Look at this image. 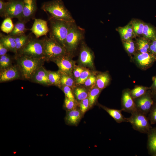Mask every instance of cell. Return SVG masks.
<instances>
[{
	"label": "cell",
	"instance_id": "1",
	"mask_svg": "<svg viewBox=\"0 0 156 156\" xmlns=\"http://www.w3.org/2000/svg\"><path fill=\"white\" fill-rule=\"evenodd\" d=\"M16 65L19 68L22 79L30 80L37 70L43 65L45 60L23 55L15 56Z\"/></svg>",
	"mask_w": 156,
	"mask_h": 156
},
{
	"label": "cell",
	"instance_id": "2",
	"mask_svg": "<svg viewBox=\"0 0 156 156\" xmlns=\"http://www.w3.org/2000/svg\"><path fill=\"white\" fill-rule=\"evenodd\" d=\"M41 8L54 19L70 22H75L62 0H51L44 2L42 4Z\"/></svg>",
	"mask_w": 156,
	"mask_h": 156
},
{
	"label": "cell",
	"instance_id": "3",
	"mask_svg": "<svg viewBox=\"0 0 156 156\" xmlns=\"http://www.w3.org/2000/svg\"><path fill=\"white\" fill-rule=\"evenodd\" d=\"M49 22V37L64 47L65 40L72 22L57 20L51 17Z\"/></svg>",
	"mask_w": 156,
	"mask_h": 156
},
{
	"label": "cell",
	"instance_id": "4",
	"mask_svg": "<svg viewBox=\"0 0 156 156\" xmlns=\"http://www.w3.org/2000/svg\"><path fill=\"white\" fill-rule=\"evenodd\" d=\"M42 39L45 61H53L57 58L68 53L65 48L54 40L47 37Z\"/></svg>",
	"mask_w": 156,
	"mask_h": 156
},
{
	"label": "cell",
	"instance_id": "5",
	"mask_svg": "<svg viewBox=\"0 0 156 156\" xmlns=\"http://www.w3.org/2000/svg\"><path fill=\"white\" fill-rule=\"evenodd\" d=\"M84 32L83 29L78 26L75 22L71 23L64 44V47L68 54L76 49L84 38Z\"/></svg>",
	"mask_w": 156,
	"mask_h": 156
},
{
	"label": "cell",
	"instance_id": "6",
	"mask_svg": "<svg viewBox=\"0 0 156 156\" xmlns=\"http://www.w3.org/2000/svg\"><path fill=\"white\" fill-rule=\"evenodd\" d=\"M130 116L126 118L133 129L141 133L147 134L152 128L147 115L137 110L132 113Z\"/></svg>",
	"mask_w": 156,
	"mask_h": 156
},
{
	"label": "cell",
	"instance_id": "7",
	"mask_svg": "<svg viewBox=\"0 0 156 156\" xmlns=\"http://www.w3.org/2000/svg\"><path fill=\"white\" fill-rule=\"evenodd\" d=\"M21 55L44 59L43 39L31 38L19 54L16 55Z\"/></svg>",
	"mask_w": 156,
	"mask_h": 156
},
{
	"label": "cell",
	"instance_id": "8",
	"mask_svg": "<svg viewBox=\"0 0 156 156\" xmlns=\"http://www.w3.org/2000/svg\"><path fill=\"white\" fill-rule=\"evenodd\" d=\"M23 6V0H8L6 1L3 17L17 18L21 21Z\"/></svg>",
	"mask_w": 156,
	"mask_h": 156
},
{
	"label": "cell",
	"instance_id": "9",
	"mask_svg": "<svg viewBox=\"0 0 156 156\" xmlns=\"http://www.w3.org/2000/svg\"><path fill=\"white\" fill-rule=\"evenodd\" d=\"M149 90L142 96L134 99L137 110L146 115L154 103L151 91Z\"/></svg>",
	"mask_w": 156,
	"mask_h": 156
},
{
	"label": "cell",
	"instance_id": "10",
	"mask_svg": "<svg viewBox=\"0 0 156 156\" xmlns=\"http://www.w3.org/2000/svg\"><path fill=\"white\" fill-rule=\"evenodd\" d=\"M21 79H22V75L16 65L0 70V83Z\"/></svg>",
	"mask_w": 156,
	"mask_h": 156
},
{
	"label": "cell",
	"instance_id": "11",
	"mask_svg": "<svg viewBox=\"0 0 156 156\" xmlns=\"http://www.w3.org/2000/svg\"><path fill=\"white\" fill-rule=\"evenodd\" d=\"M68 55L69 54L67 53L61 56L53 61L58 66V71L61 75H68L73 69V64Z\"/></svg>",
	"mask_w": 156,
	"mask_h": 156
},
{
	"label": "cell",
	"instance_id": "12",
	"mask_svg": "<svg viewBox=\"0 0 156 156\" xmlns=\"http://www.w3.org/2000/svg\"><path fill=\"white\" fill-rule=\"evenodd\" d=\"M134 59L140 68L145 69L151 67L155 62L156 55L150 52L140 53L135 55Z\"/></svg>",
	"mask_w": 156,
	"mask_h": 156
},
{
	"label": "cell",
	"instance_id": "13",
	"mask_svg": "<svg viewBox=\"0 0 156 156\" xmlns=\"http://www.w3.org/2000/svg\"><path fill=\"white\" fill-rule=\"evenodd\" d=\"M23 11L21 21L26 23L35 15L37 9L36 0H23Z\"/></svg>",
	"mask_w": 156,
	"mask_h": 156
},
{
	"label": "cell",
	"instance_id": "14",
	"mask_svg": "<svg viewBox=\"0 0 156 156\" xmlns=\"http://www.w3.org/2000/svg\"><path fill=\"white\" fill-rule=\"evenodd\" d=\"M121 105L122 111L131 114L137 110L134 100L129 90H125L122 92Z\"/></svg>",
	"mask_w": 156,
	"mask_h": 156
},
{
	"label": "cell",
	"instance_id": "15",
	"mask_svg": "<svg viewBox=\"0 0 156 156\" xmlns=\"http://www.w3.org/2000/svg\"><path fill=\"white\" fill-rule=\"evenodd\" d=\"M30 30L36 38L46 36L49 32V29L47 21L41 19H35Z\"/></svg>",
	"mask_w": 156,
	"mask_h": 156
},
{
	"label": "cell",
	"instance_id": "16",
	"mask_svg": "<svg viewBox=\"0 0 156 156\" xmlns=\"http://www.w3.org/2000/svg\"><path fill=\"white\" fill-rule=\"evenodd\" d=\"M83 116L79 108L67 111L64 118L65 122L68 125L77 126Z\"/></svg>",
	"mask_w": 156,
	"mask_h": 156
},
{
	"label": "cell",
	"instance_id": "17",
	"mask_svg": "<svg viewBox=\"0 0 156 156\" xmlns=\"http://www.w3.org/2000/svg\"><path fill=\"white\" fill-rule=\"evenodd\" d=\"M30 80L33 82L43 85H50L48 79V70L43 66L37 70Z\"/></svg>",
	"mask_w": 156,
	"mask_h": 156
},
{
	"label": "cell",
	"instance_id": "18",
	"mask_svg": "<svg viewBox=\"0 0 156 156\" xmlns=\"http://www.w3.org/2000/svg\"><path fill=\"white\" fill-rule=\"evenodd\" d=\"M79 60L83 65L90 67L93 66V55L90 49L84 44H82L80 50Z\"/></svg>",
	"mask_w": 156,
	"mask_h": 156
},
{
	"label": "cell",
	"instance_id": "19",
	"mask_svg": "<svg viewBox=\"0 0 156 156\" xmlns=\"http://www.w3.org/2000/svg\"><path fill=\"white\" fill-rule=\"evenodd\" d=\"M147 134V148L149 154L153 156L156 153V127L152 128Z\"/></svg>",
	"mask_w": 156,
	"mask_h": 156
},
{
	"label": "cell",
	"instance_id": "20",
	"mask_svg": "<svg viewBox=\"0 0 156 156\" xmlns=\"http://www.w3.org/2000/svg\"><path fill=\"white\" fill-rule=\"evenodd\" d=\"M0 42L2 43L10 51L16 54V43L14 36L9 34L5 35L0 33Z\"/></svg>",
	"mask_w": 156,
	"mask_h": 156
},
{
	"label": "cell",
	"instance_id": "21",
	"mask_svg": "<svg viewBox=\"0 0 156 156\" xmlns=\"http://www.w3.org/2000/svg\"><path fill=\"white\" fill-rule=\"evenodd\" d=\"M99 106L105 111L118 123L127 122L126 118L124 117L122 114V110L113 109L108 108L101 105Z\"/></svg>",
	"mask_w": 156,
	"mask_h": 156
},
{
	"label": "cell",
	"instance_id": "22",
	"mask_svg": "<svg viewBox=\"0 0 156 156\" xmlns=\"http://www.w3.org/2000/svg\"><path fill=\"white\" fill-rule=\"evenodd\" d=\"M16 43V54L18 55L30 39L31 38L29 35L25 34L15 37Z\"/></svg>",
	"mask_w": 156,
	"mask_h": 156
},
{
	"label": "cell",
	"instance_id": "23",
	"mask_svg": "<svg viewBox=\"0 0 156 156\" xmlns=\"http://www.w3.org/2000/svg\"><path fill=\"white\" fill-rule=\"evenodd\" d=\"M110 81V77L108 73H103L99 75L96 78L97 87L101 90L105 88Z\"/></svg>",
	"mask_w": 156,
	"mask_h": 156
},
{
	"label": "cell",
	"instance_id": "24",
	"mask_svg": "<svg viewBox=\"0 0 156 156\" xmlns=\"http://www.w3.org/2000/svg\"><path fill=\"white\" fill-rule=\"evenodd\" d=\"M25 24V23L23 21L18 20L14 25L12 32L8 34L15 37L25 34L27 30Z\"/></svg>",
	"mask_w": 156,
	"mask_h": 156
},
{
	"label": "cell",
	"instance_id": "25",
	"mask_svg": "<svg viewBox=\"0 0 156 156\" xmlns=\"http://www.w3.org/2000/svg\"><path fill=\"white\" fill-rule=\"evenodd\" d=\"M142 34L147 39L151 41L156 40V29L150 25L144 24Z\"/></svg>",
	"mask_w": 156,
	"mask_h": 156
},
{
	"label": "cell",
	"instance_id": "26",
	"mask_svg": "<svg viewBox=\"0 0 156 156\" xmlns=\"http://www.w3.org/2000/svg\"><path fill=\"white\" fill-rule=\"evenodd\" d=\"M118 30L122 38L125 40H130L133 33L132 26L129 25L119 28Z\"/></svg>",
	"mask_w": 156,
	"mask_h": 156
},
{
	"label": "cell",
	"instance_id": "27",
	"mask_svg": "<svg viewBox=\"0 0 156 156\" xmlns=\"http://www.w3.org/2000/svg\"><path fill=\"white\" fill-rule=\"evenodd\" d=\"M150 90V87L142 86H138L130 90V93L132 97L135 99L143 96Z\"/></svg>",
	"mask_w": 156,
	"mask_h": 156
},
{
	"label": "cell",
	"instance_id": "28",
	"mask_svg": "<svg viewBox=\"0 0 156 156\" xmlns=\"http://www.w3.org/2000/svg\"><path fill=\"white\" fill-rule=\"evenodd\" d=\"M48 80L50 85H58L60 84L61 74L57 72L48 70Z\"/></svg>",
	"mask_w": 156,
	"mask_h": 156
},
{
	"label": "cell",
	"instance_id": "29",
	"mask_svg": "<svg viewBox=\"0 0 156 156\" xmlns=\"http://www.w3.org/2000/svg\"><path fill=\"white\" fill-rule=\"evenodd\" d=\"M101 90L97 87L94 88L92 89L88 93V98L89 101L90 108L96 103Z\"/></svg>",
	"mask_w": 156,
	"mask_h": 156
},
{
	"label": "cell",
	"instance_id": "30",
	"mask_svg": "<svg viewBox=\"0 0 156 156\" xmlns=\"http://www.w3.org/2000/svg\"><path fill=\"white\" fill-rule=\"evenodd\" d=\"M14 26L12 19L7 17L5 18L2 22L0 27L1 29L3 32L8 34L12 31Z\"/></svg>",
	"mask_w": 156,
	"mask_h": 156
},
{
	"label": "cell",
	"instance_id": "31",
	"mask_svg": "<svg viewBox=\"0 0 156 156\" xmlns=\"http://www.w3.org/2000/svg\"><path fill=\"white\" fill-rule=\"evenodd\" d=\"M150 43L145 38L139 39L137 42L138 49L141 53L150 52Z\"/></svg>",
	"mask_w": 156,
	"mask_h": 156
},
{
	"label": "cell",
	"instance_id": "32",
	"mask_svg": "<svg viewBox=\"0 0 156 156\" xmlns=\"http://www.w3.org/2000/svg\"><path fill=\"white\" fill-rule=\"evenodd\" d=\"M132 24L133 31L136 34H143L145 24L139 21L134 20L132 21Z\"/></svg>",
	"mask_w": 156,
	"mask_h": 156
},
{
	"label": "cell",
	"instance_id": "33",
	"mask_svg": "<svg viewBox=\"0 0 156 156\" xmlns=\"http://www.w3.org/2000/svg\"><path fill=\"white\" fill-rule=\"evenodd\" d=\"M74 94L77 99L81 101L88 98V93L84 88H77L75 89Z\"/></svg>",
	"mask_w": 156,
	"mask_h": 156
},
{
	"label": "cell",
	"instance_id": "34",
	"mask_svg": "<svg viewBox=\"0 0 156 156\" xmlns=\"http://www.w3.org/2000/svg\"><path fill=\"white\" fill-rule=\"evenodd\" d=\"M78 106L77 101H75L65 96L64 107L66 111L73 109L77 107Z\"/></svg>",
	"mask_w": 156,
	"mask_h": 156
},
{
	"label": "cell",
	"instance_id": "35",
	"mask_svg": "<svg viewBox=\"0 0 156 156\" xmlns=\"http://www.w3.org/2000/svg\"><path fill=\"white\" fill-rule=\"evenodd\" d=\"M74 83V80L68 75H61L60 84L63 86H66L70 87L73 86Z\"/></svg>",
	"mask_w": 156,
	"mask_h": 156
},
{
	"label": "cell",
	"instance_id": "36",
	"mask_svg": "<svg viewBox=\"0 0 156 156\" xmlns=\"http://www.w3.org/2000/svg\"><path fill=\"white\" fill-rule=\"evenodd\" d=\"M79 108L83 115L90 109L88 98L80 101L79 105Z\"/></svg>",
	"mask_w": 156,
	"mask_h": 156
},
{
	"label": "cell",
	"instance_id": "37",
	"mask_svg": "<svg viewBox=\"0 0 156 156\" xmlns=\"http://www.w3.org/2000/svg\"><path fill=\"white\" fill-rule=\"evenodd\" d=\"M148 118L151 124L156 123V103L154 102L149 113Z\"/></svg>",
	"mask_w": 156,
	"mask_h": 156
},
{
	"label": "cell",
	"instance_id": "38",
	"mask_svg": "<svg viewBox=\"0 0 156 156\" xmlns=\"http://www.w3.org/2000/svg\"><path fill=\"white\" fill-rule=\"evenodd\" d=\"M123 46L125 50L130 54L133 53L135 51V46L133 42L131 40H125Z\"/></svg>",
	"mask_w": 156,
	"mask_h": 156
},
{
	"label": "cell",
	"instance_id": "39",
	"mask_svg": "<svg viewBox=\"0 0 156 156\" xmlns=\"http://www.w3.org/2000/svg\"><path fill=\"white\" fill-rule=\"evenodd\" d=\"M90 75V73L88 70H83L79 77L77 79V83L78 84L84 83L86 80Z\"/></svg>",
	"mask_w": 156,
	"mask_h": 156
},
{
	"label": "cell",
	"instance_id": "40",
	"mask_svg": "<svg viewBox=\"0 0 156 156\" xmlns=\"http://www.w3.org/2000/svg\"><path fill=\"white\" fill-rule=\"evenodd\" d=\"M62 89L66 96L71 100L75 101H76L74 94L70 87L63 86Z\"/></svg>",
	"mask_w": 156,
	"mask_h": 156
},
{
	"label": "cell",
	"instance_id": "41",
	"mask_svg": "<svg viewBox=\"0 0 156 156\" xmlns=\"http://www.w3.org/2000/svg\"><path fill=\"white\" fill-rule=\"evenodd\" d=\"M96 78L94 75H90L86 80L84 84L86 86H89L96 82Z\"/></svg>",
	"mask_w": 156,
	"mask_h": 156
},
{
	"label": "cell",
	"instance_id": "42",
	"mask_svg": "<svg viewBox=\"0 0 156 156\" xmlns=\"http://www.w3.org/2000/svg\"><path fill=\"white\" fill-rule=\"evenodd\" d=\"M12 65V59L11 57L7 54L3 65L0 69V70L8 68Z\"/></svg>",
	"mask_w": 156,
	"mask_h": 156
},
{
	"label": "cell",
	"instance_id": "43",
	"mask_svg": "<svg viewBox=\"0 0 156 156\" xmlns=\"http://www.w3.org/2000/svg\"><path fill=\"white\" fill-rule=\"evenodd\" d=\"M6 3V1L4 0H0V15L1 17H4Z\"/></svg>",
	"mask_w": 156,
	"mask_h": 156
},
{
	"label": "cell",
	"instance_id": "44",
	"mask_svg": "<svg viewBox=\"0 0 156 156\" xmlns=\"http://www.w3.org/2000/svg\"><path fill=\"white\" fill-rule=\"evenodd\" d=\"M151 41L150 44V52L156 55V40Z\"/></svg>",
	"mask_w": 156,
	"mask_h": 156
},
{
	"label": "cell",
	"instance_id": "45",
	"mask_svg": "<svg viewBox=\"0 0 156 156\" xmlns=\"http://www.w3.org/2000/svg\"><path fill=\"white\" fill-rule=\"evenodd\" d=\"M9 51L2 43L0 42V56L7 54Z\"/></svg>",
	"mask_w": 156,
	"mask_h": 156
},
{
	"label": "cell",
	"instance_id": "46",
	"mask_svg": "<svg viewBox=\"0 0 156 156\" xmlns=\"http://www.w3.org/2000/svg\"><path fill=\"white\" fill-rule=\"evenodd\" d=\"M83 70V69L80 67H78L76 68L73 72L75 77L77 79L79 77Z\"/></svg>",
	"mask_w": 156,
	"mask_h": 156
},
{
	"label": "cell",
	"instance_id": "47",
	"mask_svg": "<svg viewBox=\"0 0 156 156\" xmlns=\"http://www.w3.org/2000/svg\"><path fill=\"white\" fill-rule=\"evenodd\" d=\"M150 88L152 92H156V76L153 78V83Z\"/></svg>",
	"mask_w": 156,
	"mask_h": 156
},
{
	"label": "cell",
	"instance_id": "48",
	"mask_svg": "<svg viewBox=\"0 0 156 156\" xmlns=\"http://www.w3.org/2000/svg\"><path fill=\"white\" fill-rule=\"evenodd\" d=\"M7 54L0 56V69H1L5 62Z\"/></svg>",
	"mask_w": 156,
	"mask_h": 156
},
{
	"label": "cell",
	"instance_id": "49",
	"mask_svg": "<svg viewBox=\"0 0 156 156\" xmlns=\"http://www.w3.org/2000/svg\"><path fill=\"white\" fill-rule=\"evenodd\" d=\"M152 93L154 102L156 103V92H152Z\"/></svg>",
	"mask_w": 156,
	"mask_h": 156
},
{
	"label": "cell",
	"instance_id": "50",
	"mask_svg": "<svg viewBox=\"0 0 156 156\" xmlns=\"http://www.w3.org/2000/svg\"><path fill=\"white\" fill-rule=\"evenodd\" d=\"M153 156H156V153L155 154V155H153Z\"/></svg>",
	"mask_w": 156,
	"mask_h": 156
}]
</instances>
